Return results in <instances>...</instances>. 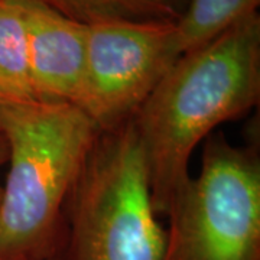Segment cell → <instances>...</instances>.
I'll return each instance as SVG.
<instances>
[{"label":"cell","instance_id":"obj_1","mask_svg":"<svg viewBox=\"0 0 260 260\" xmlns=\"http://www.w3.org/2000/svg\"><path fill=\"white\" fill-rule=\"evenodd\" d=\"M260 99V18L256 12L178 58L132 123L142 148L155 214L167 215L189 179L195 146Z\"/></svg>","mask_w":260,"mask_h":260},{"label":"cell","instance_id":"obj_2","mask_svg":"<svg viewBox=\"0 0 260 260\" xmlns=\"http://www.w3.org/2000/svg\"><path fill=\"white\" fill-rule=\"evenodd\" d=\"M9 172L0 201V260H58L70 192L100 130L75 104L0 99Z\"/></svg>","mask_w":260,"mask_h":260},{"label":"cell","instance_id":"obj_3","mask_svg":"<svg viewBox=\"0 0 260 260\" xmlns=\"http://www.w3.org/2000/svg\"><path fill=\"white\" fill-rule=\"evenodd\" d=\"M165 247L133 123L103 130L65 205L58 260H164Z\"/></svg>","mask_w":260,"mask_h":260},{"label":"cell","instance_id":"obj_4","mask_svg":"<svg viewBox=\"0 0 260 260\" xmlns=\"http://www.w3.org/2000/svg\"><path fill=\"white\" fill-rule=\"evenodd\" d=\"M164 260H260V153L257 143L208 136L198 177L172 200Z\"/></svg>","mask_w":260,"mask_h":260},{"label":"cell","instance_id":"obj_5","mask_svg":"<svg viewBox=\"0 0 260 260\" xmlns=\"http://www.w3.org/2000/svg\"><path fill=\"white\" fill-rule=\"evenodd\" d=\"M174 22H103L87 25L85 70L77 106L110 130L133 119L175 64Z\"/></svg>","mask_w":260,"mask_h":260},{"label":"cell","instance_id":"obj_6","mask_svg":"<svg viewBox=\"0 0 260 260\" xmlns=\"http://www.w3.org/2000/svg\"><path fill=\"white\" fill-rule=\"evenodd\" d=\"M26 28L29 67L38 102L78 103L85 70L87 25L34 0H15Z\"/></svg>","mask_w":260,"mask_h":260},{"label":"cell","instance_id":"obj_7","mask_svg":"<svg viewBox=\"0 0 260 260\" xmlns=\"http://www.w3.org/2000/svg\"><path fill=\"white\" fill-rule=\"evenodd\" d=\"M259 0H189L174 22L172 52L181 58L214 41L233 25L256 12Z\"/></svg>","mask_w":260,"mask_h":260},{"label":"cell","instance_id":"obj_8","mask_svg":"<svg viewBox=\"0 0 260 260\" xmlns=\"http://www.w3.org/2000/svg\"><path fill=\"white\" fill-rule=\"evenodd\" d=\"M0 99L37 102L26 28L15 0H0Z\"/></svg>","mask_w":260,"mask_h":260},{"label":"cell","instance_id":"obj_9","mask_svg":"<svg viewBox=\"0 0 260 260\" xmlns=\"http://www.w3.org/2000/svg\"><path fill=\"white\" fill-rule=\"evenodd\" d=\"M83 25L103 22H175L178 0H34Z\"/></svg>","mask_w":260,"mask_h":260},{"label":"cell","instance_id":"obj_10","mask_svg":"<svg viewBox=\"0 0 260 260\" xmlns=\"http://www.w3.org/2000/svg\"><path fill=\"white\" fill-rule=\"evenodd\" d=\"M6 159H8V146H6V142H5L2 133H0V165ZM2 192H3V186H0V201H2Z\"/></svg>","mask_w":260,"mask_h":260}]
</instances>
